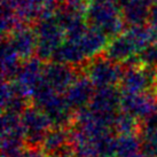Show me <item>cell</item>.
<instances>
[{
    "label": "cell",
    "mask_w": 157,
    "mask_h": 157,
    "mask_svg": "<svg viewBox=\"0 0 157 157\" xmlns=\"http://www.w3.org/2000/svg\"><path fill=\"white\" fill-rule=\"evenodd\" d=\"M46 157H77V155H76L74 146L70 142V144L63 146L62 148L57 149L56 151H54Z\"/></svg>",
    "instance_id": "obj_24"
},
{
    "label": "cell",
    "mask_w": 157,
    "mask_h": 157,
    "mask_svg": "<svg viewBox=\"0 0 157 157\" xmlns=\"http://www.w3.org/2000/svg\"><path fill=\"white\" fill-rule=\"evenodd\" d=\"M138 49L125 33L110 39L103 52V55L108 60L123 66L138 56Z\"/></svg>",
    "instance_id": "obj_12"
},
{
    "label": "cell",
    "mask_w": 157,
    "mask_h": 157,
    "mask_svg": "<svg viewBox=\"0 0 157 157\" xmlns=\"http://www.w3.org/2000/svg\"><path fill=\"white\" fill-rule=\"evenodd\" d=\"M132 157H146L144 155V154H138V155H134V156H132Z\"/></svg>",
    "instance_id": "obj_25"
},
{
    "label": "cell",
    "mask_w": 157,
    "mask_h": 157,
    "mask_svg": "<svg viewBox=\"0 0 157 157\" xmlns=\"http://www.w3.org/2000/svg\"><path fill=\"white\" fill-rule=\"evenodd\" d=\"M21 119L25 133L26 147L40 149L46 133L53 127L47 115L39 108L31 105L21 115Z\"/></svg>",
    "instance_id": "obj_5"
},
{
    "label": "cell",
    "mask_w": 157,
    "mask_h": 157,
    "mask_svg": "<svg viewBox=\"0 0 157 157\" xmlns=\"http://www.w3.org/2000/svg\"><path fill=\"white\" fill-rule=\"evenodd\" d=\"M119 90L123 94H142L154 92L157 83V70L141 64L125 67Z\"/></svg>",
    "instance_id": "obj_4"
},
{
    "label": "cell",
    "mask_w": 157,
    "mask_h": 157,
    "mask_svg": "<svg viewBox=\"0 0 157 157\" xmlns=\"http://www.w3.org/2000/svg\"><path fill=\"white\" fill-rule=\"evenodd\" d=\"M86 21L88 26L102 31L109 39L123 35L126 30L121 7L113 1L90 2Z\"/></svg>",
    "instance_id": "obj_1"
},
{
    "label": "cell",
    "mask_w": 157,
    "mask_h": 157,
    "mask_svg": "<svg viewBox=\"0 0 157 157\" xmlns=\"http://www.w3.org/2000/svg\"><path fill=\"white\" fill-rule=\"evenodd\" d=\"M70 142V127H52L45 135L44 142L40 149L46 157Z\"/></svg>",
    "instance_id": "obj_17"
},
{
    "label": "cell",
    "mask_w": 157,
    "mask_h": 157,
    "mask_svg": "<svg viewBox=\"0 0 157 157\" xmlns=\"http://www.w3.org/2000/svg\"><path fill=\"white\" fill-rule=\"evenodd\" d=\"M7 39L22 61L30 60L37 53L38 38L33 24L22 23L7 37Z\"/></svg>",
    "instance_id": "obj_9"
},
{
    "label": "cell",
    "mask_w": 157,
    "mask_h": 157,
    "mask_svg": "<svg viewBox=\"0 0 157 157\" xmlns=\"http://www.w3.org/2000/svg\"><path fill=\"white\" fill-rule=\"evenodd\" d=\"M33 26L38 38L36 57H38L44 63L51 62L54 53L66 40L64 32L57 23L55 15L40 18L33 24Z\"/></svg>",
    "instance_id": "obj_3"
},
{
    "label": "cell",
    "mask_w": 157,
    "mask_h": 157,
    "mask_svg": "<svg viewBox=\"0 0 157 157\" xmlns=\"http://www.w3.org/2000/svg\"><path fill=\"white\" fill-rule=\"evenodd\" d=\"M94 93H95L94 85L90 82V79L85 75L80 74L63 95L70 107L75 111H77L85 107H88Z\"/></svg>",
    "instance_id": "obj_11"
},
{
    "label": "cell",
    "mask_w": 157,
    "mask_h": 157,
    "mask_svg": "<svg viewBox=\"0 0 157 157\" xmlns=\"http://www.w3.org/2000/svg\"><path fill=\"white\" fill-rule=\"evenodd\" d=\"M21 59L18 57L13 46L7 38H2L1 45V78L2 82H13L16 78L21 67Z\"/></svg>",
    "instance_id": "obj_16"
},
{
    "label": "cell",
    "mask_w": 157,
    "mask_h": 157,
    "mask_svg": "<svg viewBox=\"0 0 157 157\" xmlns=\"http://www.w3.org/2000/svg\"><path fill=\"white\" fill-rule=\"evenodd\" d=\"M109 38L102 32L95 28L88 26L87 30L85 31L80 39L77 40L80 48L83 49L84 54L86 55L88 60L93 57H96L103 54L107 45L109 43Z\"/></svg>",
    "instance_id": "obj_14"
},
{
    "label": "cell",
    "mask_w": 157,
    "mask_h": 157,
    "mask_svg": "<svg viewBox=\"0 0 157 157\" xmlns=\"http://www.w3.org/2000/svg\"><path fill=\"white\" fill-rule=\"evenodd\" d=\"M122 92L118 87L96 88L88 108L100 116L113 117L121 110Z\"/></svg>",
    "instance_id": "obj_10"
},
{
    "label": "cell",
    "mask_w": 157,
    "mask_h": 157,
    "mask_svg": "<svg viewBox=\"0 0 157 157\" xmlns=\"http://www.w3.org/2000/svg\"><path fill=\"white\" fill-rule=\"evenodd\" d=\"M44 67L45 63L38 57H32L21 64L16 78L12 82L20 95L31 100L33 88L43 79Z\"/></svg>",
    "instance_id": "obj_7"
},
{
    "label": "cell",
    "mask_w": 157,
    "mask_h": 157,
    "mask_svg": "<svg viewBox=\"0 0 157 157\" xmlns=\"http://www.w3.org/2000/svg\"><path fill=\"white\" fill-rule=\"evenodd\" d=\"M125 35L130 38L135 48L138 49V52H142L144 48L148 47L150 44L155 43V37L151 28L147 24L144 25H138V26H130L127 28Z\"/></svg>",
    "instance_id": "obj_19"
},
{
    "label": "cell",
    "mask_w": 157,
    "mask_h": 157,
    "mask_svg": "<svg viewBox=\"0 0 157 157\" xmlns=\"http://www.w3.org/2000/svg\"><path fill=\"white\" fill-rule=\"evenodd\" d=\"M1 138H15L25 141V133L21 115L2 113L1 116Z\"/></svg>",
    "instance_id": "obj_18"
},
{
    "label": "cell",
    "mask_w": 157,
    "mask_h": 157,
    "mask_svg": "<svg viewBox=\"0 0 157 157\" xmlns=\"http://www.w3.org/2000/svg\"><path fill=\"white\" fill-rule=\"evenodd\" d=\"M140 124L141 122L134 116L119 110L113 119V132L117 135L139 134Z\"/></svg>",
    "instance_id": "obj_21"
},
{
    "label": "cell",
    "mask_w": 157,
    "mask_h": 157,
    "mask_svg": "<svg viewBox=\"0 0 157 157\" xmlns=\"http://www.w3.org/2000/svg\"><path fill=\"white\" fill-rule=\"evenodd\" d=\"M80 74L82 71L75 67L51 61L45 63L43 77L56 93L64 94Z\"/></svg>",
    "instance_id": "obj_6"
},
{
    "label": "cell",
    "mask_w": 157,
    "mask_h": 157,
    "mask_svg": "<svg viewBox=\"0 0 157 157\" xmlns=\"http://www.w3.org/2000/svg\"><path fill=\"white\" fill-rule=\"evenodd\" d=\"M155 94L157 95V83H156V88H155Z\"/></svg>",
    "instance_id": "obj_26"
},
{
    "label": "cell",
    "mask_w": 157,
    "mask_h": 157,
    "mask_svg": "<svg viewBox=\"0 0 157 157\" xmlns=\"http://www.w3.org/2000/svg\"><path fill=\"white\" fill-rule=\"evenodd\" d=\"M60 5L86 14V10L90 5V0H60Z\"/></svg>",
    "instance_id": "obj_23"
},
{
    "label": "cell",
    "mask_w": 157,
    "mask_h": 157,
    "mask_svg": "<svg viewBox=\"0 0 157 157\" xmlns=\"http://www.w3.org/2000/svg\"><path fill=\"white\" fill-rule=\"evenodd\" d=\"M154 4V0H127L121 6L122 16L126 26L147 24Z\"/></svg>",
    "instance_id": "obj_13"
},
{
    "label": "cell",
    "mask_w": 157,
    "mask_h": 157,
    "mask_svg": "<svg viewBox=\"0 0 157 157\" xmlns=\"http://www.w3.org/2000/svg\"><path fill=\"white\" fill-rule=\"evenodd\" d=\"M124 66L108 60L101 54L88 60L82 68V74L85 75L95 88L117 87L124 74Z\"/></svg>",
    "instance_id": "obj_2"
},
{
    "label": "cell",
    "mask_w": 157,
    "mask_h": 157,
    "mask_svg": "<svg viewBox=\"0 0 157 157\" xmlns=\"http://www.w3.org/2000/svg\"><path fill=\"white\" fill-rule=\"evenodd\" d=\"M121 110L134 116L140 122L157 113V95L154 92L142 94H123Z\"/></svg>",
    "instance_id": "obj_8"
},
{
    "label": "cell",
    "mask_w": 157,
    "mask_h": 157,
    "mask_svg": "<svg viewBox=\"0 0 157 157\" xmlns=\"http://www.w3.org/2000/svg\"><path fill=\"white\" fill-rule=\"evenodd\" d=\"M154 2H157V0H154Z\"/></svg>",
    "instance_id": "obj_27"
},
{
    "label": "cell",
    "mask_w": 157,
    "mask_h": 157,
    "mask_svg": "<svg viewBox=\"0 0 157 157\" xmlns=\"http://www.w3.org/2000/svg\"><path fill=\"white\" fill-rule=\"evenodd\" d=\"M52 61L64 63V64L82 70V68L85 66V63L88 61V59L84 54L83 49L80 48L77 41L64 40L63 44L54 53Z\"/></svg>",
    "instance_id": "obj_15"
},
{
    "label": "cell",
    "mask_w": 157,
    "mask_h": 157,
    "mask_svg": "<svg viewBox=\"0 0 157 157\" xmlns=\"http://www.w3.org/2000/svg\"><path fill=\"white\" fill-rule=\"evenodd\" d=\"M141 151V139L139 134L117 135L115 157H132Z\"/></svg>",
    "instance_id": "obj_20"
},
{
    "label": "cell",
    "mask_w": 157,
    "mask_h": 157,
    "mask_svg": "<svg viewBox=\"0 0 157 157\" xmlns=\"http://www.w3.org/2000/svg\"><path fill=\"white\" fill-rule=\"evenodd\" d=\"M139 64L150 69L157 70V43L150 44L138 54Z\"/></svg>",
    "instance_id": "obj_22"
}]
</instances>
